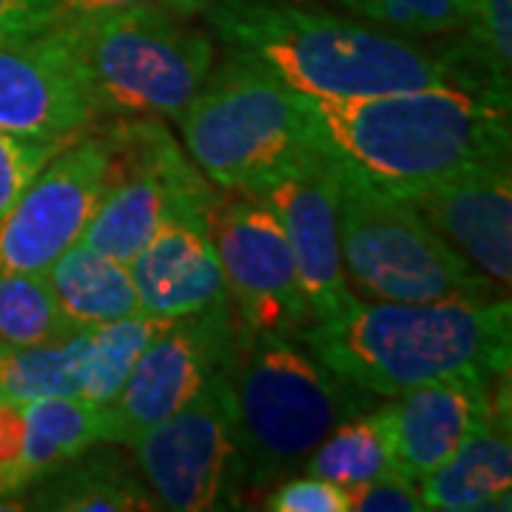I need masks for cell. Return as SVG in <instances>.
Returning <instances> with one entry per match:
<instances>
[{"mask_svg": "<svg viewBox=\"0 0 512 512\" xmlns=\"http://www.w3.org/2000/svg\"><path fill=\"white\" fill-rule=\"evenodd\" d=\"M228 55L245 57L311 100L450 83L441 46L299 0H214L205 9Z\"/></svg>", "mask_w": 512, "mask_h": 512, "instance_id": "6da1fadb", "label": "cell"}, {"mask_svg": "<svg viewBox=\"0 0 512 512\" xmlns=\"http://www.w3.org/2000/svg\"><path fill=\"white\" fill-rule=\"evenodd\" d=\"M311 114L316 143L330 157L396 197L510 157V106L453 83L311 100Z\"/></svg>", "mask_w": 512, "mask_h": 512, "instance_id": "7a4b0ae2", "label": "cell"}, {"mask_svg": "<svg viewBox=\"0 0 512 512\" xmlns=\"http://www.w3.org/2000/svg\"><path fill=\"white\" fill-rule=\"evenodd\" d=\"M510 316V299H356L342 316L313 322L296 339L348 382L390 399L453 376H507Z\"/></svg>", "mask_w": 512, "mask_h": 512, "instance_id": "3957f363", "label": "cell"}, {"mask_svg": "<svg viewBox=\"0 0 512 512\" xmlns=\"http://www.w3.org/2000/svg\"><path fill=\"white\" fill-rule=\"evenodd\" d=\"M245 484L293 476L342 421L376 407V396L316 359L296 336L242 333L225 365Z\"/></svg>", "mask_w": 512, "mask_h": 512, "instance_id": "277c9868", "label": "cell"}, {"mask_svg": "<svg viewBox=\"0 0 512 512\" xmlns=\"http://www.w3.org/2000/svg\"><path fill=\"white\" fill-rule=\"evenodd\" d=\"M52 29L74 57L97 114L180 117L214 72L211 35L165 9L66 15Z\"/></svg>", "mask_w": 512, "mask_h": 512, "instance_id": "5b68a950", "label": "cell"}, {"mask_svg": "<svg viewBox=\"0 0 512 512\" xmlns=\"http://www.w3.org/2000/svg\"><path fill=\"white\" fill-rule=\"evenodd\" d=\"M194 165L225 191L259 194L319 151L311 97L251 60L228 55L180 111Z\"/></svg>", "mask_w": 512, "mask_h": 512, "instance_id": "8992f818", "label": "cell"}, {"mask_svg": "<svg viewBox=\"0 0 512 512\" xmlns=\"http://www.w3.org/2000/svg\"><path fill=\"white\" fill-rule=\"evenodd\" d=\"M336 168L342 268L356 299L490 302L501 293L421 220L410 202L339 160Z\"/></svg>", "mask_w": 512, "mask_h": 512, "instance_id": "52a82bcc", "label": "cell"}, {"mask_svg": "<svg viewBox=\"0 0 512 512\" xmlns=\"http://www.w3.org/2000/svg\"><path fill=\"white\" fill-rule=\"evenodd\" d=\"M160 510L237 507L245 487L231 382L222 367L191 402L131 444Z\"/></svg>", "mask_w": 512, "mask_h": 512, "instance_id": "ba28073f", "label": "cell"}, {"mask_svg": "<svg viewBox=\"0 0 512 512\" xmlns=\"http://www.w3.org/2000/svg\"><path fill=\"white\" fill-rule=\"evenodd\" d=\"M205 228L242 333L299 336L311 325L285 228L265 202L242 191L214 194Z\"/></svg>", "mask_w": 512, "mask_h": 512, "instance_id": "9c48e42d", "label": "cell"}, {"mask_svg": "<svg viewBox=\"0 0 512 512\" xmlns=\"http://www.w3.org/2000/svg\"><path fill=\"white\" fill-rule=\"evenodd\" d=\"M237 345L231 302L168 322L134 362L120 393L103 404V441L134 444L191 402Z\"/></svg>", "mask_w": 512, "mask_h": 512, "instance_id": "30bf717a", "label": "cell"}, {"mask_svg": "<svg viewBox=\"0 0 512 512\" xmlns=\"http://www.w3.org/2000/svg\"><path fill=\"white\" fill-rule=\"evenodd\" d=\"M109 134L66 143L0 217V271L43 274L74 245L109 183Z\"/></svg>", "mask_w": 512, "mask_h": 512, "instance_id": "8fae6325", "label": "cell"}, {"mask_svg": "<svg viewBox=\"0 0 512 512\" xmlns=\"http://www.w3.org/2000/svg\"><path fill=\"white\" fill-rule=\"evenodd\" d=\"M274 211L291 245L302 296L313 322L348 311L356 296L348 288L339 242V168L325 148L256 194Z\"/></svg>", "mask_w": 512, "mask_h": 512, "instance_id": "7c38bea8", "label": "cell"}, {"mask_svg": "<svg viewBox=\"0 0 512 512\" xmlns=\"http://www.w3.org/2000/svg\"><path fill=\"white\" fill-rule=\"evenodd\" d=\"M94 117L86 80L52 26L0 40V131L69 143Z\"/></svg>", "mask_w": 512, "mask_h": 512, "instance_id": "4fadbf2b", "label": "cell"}, {"mask_svg": "<svg viewBox=\"0 0 512 512\" xmlns=\"http://www.w3.org/2000/svg\"><path fill=\"white\" fill-rule=\"evenodd\" d=\"M402 200L478 274L507 293L512 279L510 157L458 168Z\"/></svg>", "mask_w": 512, "mask_h": 512, "instance_id": "5bb4252c", "label": "cell"}, {"mask_svg": "<svg viewBox=\"0 0 512 512\" xmlns=\"http://www.w3.org/2000/svg\"><path fill=\"white\" fill-rule=\"evenodd\" d=\"M498 379L453 376L390 396L376 407L393 444L396 470L419 484L441 467L487 416Z\"/></svg>", "mask_w": 512, "mask_h": 512, "instance_id": "9a60e30c", "label": "cell"}, {"mask_svg": "<svg viewBox=\"0 0 512 512\" xmlns=\"http://www.w3.org/2000/svg\"><path fill=\"white\" fill-rule=\"evenodd\" d=\"M140 311L157 319H180L228 302L220 256L205 222L171 214L146 248L128 262Z\"/></svg>", "mask_w": 512, "mask_h": 512, "instance_id": "2e32d148", "label": "cell"}, {"mask_svg": "<svg viewBox=\"0 0 512 512\" xmlns=\"http://www.w3.org/2000/svg\"><path fill=\"white\" fill-rule=\"evenodd\" d=\"M512 447L510 407L495 399L487 416L453 456L419 481L424 510L487 512L510 510Z\"/></svg>", "mask_w": 512, "mask_h": 512, "instance_id": "e0dca14e", "label": "cell"}, {"mask_svg": "<svg viewBox=\"0 0 512 512\" xmlns=\"http://www.w3.org/2000/svg\"><path fill=\"white\" fill-rule=\"evenodd\" d=\"M43 276L72 328H94L143 313L128 265L94 251L80 239L57 256Z\"/></svg>", "mask_w": 512, "mask_h": 512, "instance_id": "ac0fdd59", "label": "cell"}, {"mask_svg": "<svg viewBox=\"0 0 512 512\" xmlns=\"http://www.w3.org/2000/svg\"><path fill=\"white\" fill-rule=\"evenodd\" d=\"M29 510L134 512L160 510L143 478L111 453H80L32 484Z\"/></svg>", "mask_w": 512, "mask_h": 512, "instance_id": "d6986e66", "label": "cell"}, {"mask_svg": "<svg viewBox=\"0 0 512 512\" xmlns=\"http://www.w3.org/2000/svg\"><path fill=\"white\" fill-rule=\"evenodd\" d=\"M23 407V447L15 464L18 495L103 441V407L80 396H46Z\"/></svg>", "mask_w": 512, "mask_h": 512, "instance_id": "ffe728a7", "label": "cell"}, {"mask_svg": "<svg viewBox=\"0 0 512 512\" xmlns=\"http://www.w3.org/2000/svg\"><path fill=\"white\" fill-rule=\"evenodd\" d=\"M441 46L458 89L510 106L512 0H473L461 29Z\"/></svg>", "mask_w": 512, "mask_h": 512, "instance_id": "44dd1931", "label": "cell"}, {"mask_svg": "<svg viewBox=\"0 0 512 512\" xmlns=\"http://www.w3.org/2000/svg\"><path fill=\"white\" fill-rule=\"evenodd\" d=\"M83 330L26 348L0 345V402L26 404L46 396H80Z\"/></svg>", "mask_w": 512, "mask_h": 512, "instance_id": "7402d4cb", "label": "cell"}, {"mask_svg": "<svg viewBox=\"0 0 512 512\" xmlns=\"http://www.w3.org/2000/svg\"><path fill=\"white\" fill-rule=\"evenodd\" d=\"M174 319H157L148 313H134L117 322L94 325L83 330V376H80V399L94 404H109L126 382L140 353L151 339Z\"/></svg>", "mask_w": 512, "mask_h": 512, "instance_id": "603a6c76", "label": "cell"}, {"mask_svg": "<svg viewBox=\"0 0 512 512\" xmlns=\"http://www.w3.org/2000/svg\"><path fill=\"white\" fill-rule=\"evenodd\" d=\"M305 467H308V476L328 478L345 490L399 473L396 458H393V444L376 407L362 416L342 421L328 439L313 450Z\"/></svg>", "mask_w": 512, "mask_h": 512, "instance_id": "cb8c5ba5", "label": "cell"}, {"mask_svg": "<svg viewBox=\"0 0 512 512\" xmlns=\"http://www.w3.org/2000/svg\"><path fill=\"white\" fill-rule=\"evenodd\" d=\"M72 322L63 316L43 274L0 271V345L26 348L69 336Z\"/></svg>", "mask_w": 512, "mask_h": 512, "instance_id": "d4e9b609", "label": "cell"}, {"mask_svg": "<svg viewBox=\"0 0 512 512\" xmlns=\"http://www.w3.org/2000/svg\"><path fill=\"white\" fill-rule=\"evenodd\" d=\"M350 15L413 37H441L461 29L473 0H333Z\"/></svg>", "mask_w": 512, "mask_h": 512, "instance_id": "484cf974", "label": "cell"}, {"mask_svg": "<svg viewBox=\"0 0 512 512\" xmlns=\"http://www.w3.org/2000/svg\"><path fill=\"white\" fill-rule=\"evenodd\" d=\"M66 143L52 140H29L0 131V217L18 200V194L29 185L43 165L55 157Z\"/></svg>", "mask_w": 512, "mask_h": 512, "instance_id": "4316f807", "label": "cell"}, {"mask_svg": "<svg viewBox=\"0 0 512 512\" xmlns=\"http://www.w3.org/2000/svg\"><path fill=\"white\" fill-rule=\"evenodd\" d=\"M265 510L274 512H348L350 495L328 478H288L268 495Z\"/></svg>", "mask_w": 512, "mask_h": 512, "instance_id": "83f0119b", "label": "cell"}, {"mask_svg": "<svg viewBox=\"0 0 512 512\" xmlns=\"http://www.w3.org/2000/svg\"><path fill=\"white\" fill-rule=\"evenodd\" d=\"M350 510L356 512H421L419 484L410 481L402 473H390V476L367 481L359 487H350Z\"/></svg>", "mask_w": 512, "mask_h": 512, "instance_id": "f1b7e54d", "label": "cell"}, {"mask_svg": "<svg viewBox=\"0 0 512 512\" xmlns=\"http://www.w3.org/2000/svg\"><path fill=\"white\" fill-rule=\"evenodd\" d=\"M57 20V0H0V40L35 35Z\"/></svg>", "mask_w": 512, "mask_h": 512, "instance_id": "f546056e", "label": "cell"}, {"mask_svg": "<svg viewBox=\"0 0 512 512\" xmlns=\"http://www.w3.org/2000/svg\"><path fill=\"white\" fill-rule=\"evenodd\" d=\"M214 0H57V18L66 15H89V12H109V9H165L180 18L205 15Z\"/></svg>", "mask_w": 512, "mask_h": 512, "instance_id": "4dcf8cb0", "label": "cell"}]
</instances>
